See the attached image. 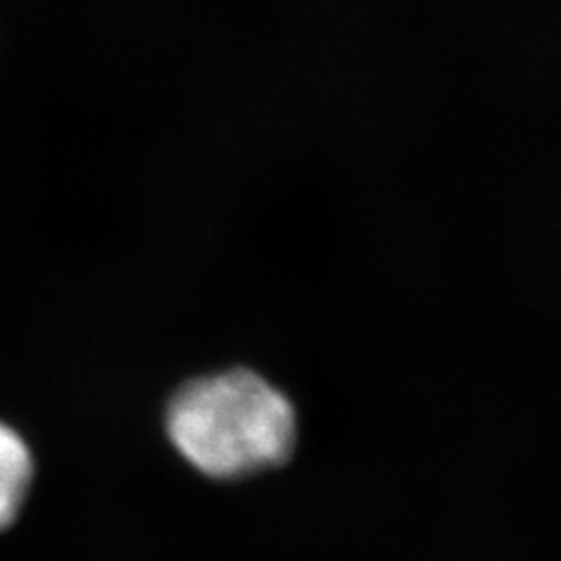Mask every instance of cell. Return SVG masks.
Listing matches in <instances>:
<instances>
[{"label": "cell", "mask_w": 561, "mask_h": 561, "mask_svg": "<svg viewBox=\"0 0 561 561\" xmlns=\"http://www.w3.org/2000/svg\"><path fill=\"white\" fill-rule=\"evenodd\" d=\"M167 437L208 480L239 482L286 466L300 443V412L276 381L225 367L185 381L169 400Z\"/></svg>", "instance_id": "cell-1"}, {"label": "cell", "mask_w": 561, "mask_h": 561, "mask_svg": "<svg viewBox=\"0 0 561 561\" xmlns=\"http://www.w3.org/2000/svg\"><path fill=\"white\" fill-rule=\"evenodd\" d=\"M33 480V459L22 435L0 424V531L22 513Z\"/></svg>", "instance_id": "cell-2"}]
</instances>
